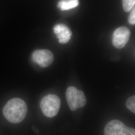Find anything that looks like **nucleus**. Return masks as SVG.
<instances>
[{
    "mask_svg": "<svg viewBox=\"0 0 135 135\" xmlns=\"http://www.w3.org/2000/svg\"><path fill=\"white\" fill-rule=\"evenodd\" d=\"M27 106L20 98H13L8 102L3 110L5 118L10 123L18 124L23 121L27 115Z\"/></svg>",
    "mask_w": 135,
    "mask_h": 135,
    "instance_id": "obj_1",
    "label": "nucleus"
},
{
    "mask_svg": "<svg viewBox=\"0 0 135 135\" xmlns=\"http://www.w3.org/2000/svg\"><path fill=\"white\" fill-rule=\"evenodd\" d=\"M61 106V100L59 97L49 94L44 97L40 103V107L45 116L53 118L58 114Z\"/></svg>",
    "mask_w": 135,
    "mask_h": 135,
    "instance_id": "obj_2",
    "label": "nucleus"
},
{
    "mask_svg": "<svg viewBox=\"0 0 135 135\" xmlns=\"http://www.w3.org/2000/svg\"><path fill=\"white\" fill-rule=\"evenodd\" d=\"M66 96L68 104L71 111H76L78 109L83 107L86 103L84 92L76 87L71 86L68 88Z\"/></svg>",
    "mask_w": 135,
    "mask_h": 135,
    "instance_id": "obj_3",
    "label": "nucleus"
},
{
    "mask_svg": "<svg viewBox=\"0 0 135 135\" xmlns=\"http://www.w3.org/2000/svg\"><path fill=\"white\" fill-rule=\"evenodd\" d=\"M105 135H135V129L127 127L122 122L114 120L109 122L104 129Z\"/></svg>",
    "mask_w": 135,
    "mask_h": 135,
    "instance_id": "obj_4",
    "label": "nucleus"
},
{
    "mask_svg": "<svg viewBox=\"0 0 135 135\" xmlns=\"http://www.w3.org/2000/svg\"><path fill=\"white\" fill-rule=\"evenodd\" d=\"M32 60L42 68L48 67L53 62V53L48 50H37L32 55Z\"/></svg>",
    "mask_w": 135,
    "mask_h": 135,
    "instance_id": "obj_5",
    "label": "nucleus"
},
{
    "mask_svg": "<svg viewBox=\"0 0 135 135\" xmlns=\"http://www.w3.org/2000/svg\"><path fill=\"white\" fill-rule=\"evenodd\" d=\"M130 31L126 27H121L116 29L113 35L112 43L117 49H122L128 42L130 37Z\"/></svg>",
    "mask_w": 135,
    "mask_h": 135,
    "instance_id": "obj_6",
    "label": "nucleus"
},
{
    "mask_svg": "<svg viewBox=\"0 0 135 135\" xmlns=\"http://www.w3.org/2000/svg\"><path fill=\"white\" fill-rule=\"evenodd\" d=\"M53 30L60 43H67L71 38L72 32L65 25H56L54 27Z\"/></svg>",
    "mask_w": 135,
    "mask_h": 135,
    "instance_id": "obj_7",
    "label": "nucleus"
},
{
    "mask_svg": "<svg viewBox=\"0 0 135 135\" xmlns=\"http://www.w3.org/2000/svg\"><path fill=\"white\" fill-rule=\"evenodd\" d=\"M79 4V0H61L58 3V7L62 11H67L77 7Z\"/></svg>",
    "mask_w": 135,
    "mask_h": 135,
    "instance_id": "obj_8",
    "label": "nucleus"
},
{
    "mask_svg": "<svg viewBox=\"0 0 135 135\" xmlns=\"http://www.w3.org/2000/svg\"><path fill=\"white\" fill-rule=\"evenodd\" d=\"M124 10L126 12H129L135 5V0H122Z\"/></svg>",
    "mask_w": 135,
    "mask_h": 135,
    "instance_id": "obj_9",
    "label": "nucleus"
},
{
    "mask_svg": "<svg viewBox=\"0 0 135 135\" xmlns=\"http://www.w3.org/2000/svg\"><path fill=\"white\" fill-rule=\"evenodd\" d=\"M126 106L130 111L135 113V96L131 97L128 99Z\"/></svg>",
    "mask_w": 135,
    "mask_h": 135,
    "instance_id": "obj_10",
    "label": "nucleus"
},
{
    "mask_svg": "<svg viewBox=\"0 0 135 135\" xmlns=\"http://www.w3.org/2000/svg\"><path fill=\"white\" fill-rule=\"evenodd\" d=\"M128 22L131 25H135V7L131 10L130 13L128 17Z\"/></svg>",
    "mask_w": 135,
    "mask_h": 135,
    "instance_id": "obj_11",
    "label": "nucleus"
}]
</instances>
